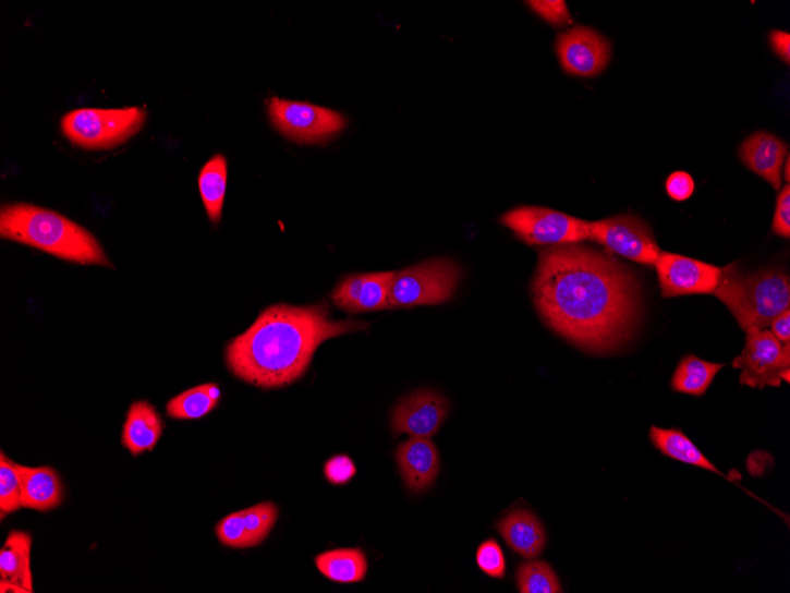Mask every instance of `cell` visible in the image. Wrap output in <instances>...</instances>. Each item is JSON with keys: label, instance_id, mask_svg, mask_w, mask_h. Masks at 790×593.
<instances>
[{"label": "cell", "instance_id": "cell-1", "mask_svg": "<svg viewBox=\"0 0 790 593\" xmlns=\"http://www.w3.org/2000/svg\"><path fill=\"white\" fill-rule=\"evenodd\" d=\"M532 292L554 332L595 354L621 348L640 319L634 274L611 254L579 243L538 253Z\"/></svg>", "mask_w": 790, "mask_h": 593}, {"label": "cell", "instance_id": "cell-2", "mask_svg": "<svg viewBox=\"0 0 790 593\" xmlns=\"http://www.w3.org/2000/svg\"><path fill=\"white\" fill-rule=\"evenodd\" d=\"M367 324L331 322L326 303L271 306L227 348L232 374L263 389L283 388L307 371L315 351L331 338L358 332Z\"/></svg>", "mask_w": 790, "mask_h": 593}, {"label": "cell", "instance_id": "cell-3", "mask_svg": "<svg viewBox=\"0 0 790 593\" xmlns=\"http://www.w3.org/2000/svg\"><path fill=\"white\" fill-rule=\"evenodd\" d=\"M0 237L80 265L113 268L93 234L64 216L31 204L5 205Z\"/></svg>", "mask_w": 790, "mask_h": 593}, {"label": "cell", "instance_id": "cell-4", "mask_svg": "<svg viewBox=\"0 0 790 593\" xmlns=\"http://www.w3.org/2000/svg\"><path fill=\"white\" fill-rule=\"evenodd\" d=\"M715 296L725 305L744 330L766 329L780 314L790 310V280L781 270H764L743 275L738 265L722 269Z\"/></svg>", "mask_w": 790, "mask_h": 593}, {"label": "cell", "instance_id": "cell-5", "mask_svg": "<svg viewBox=\"0 0 790 593\" xmlns=\"http://www.w3.org/2000/svg\"><path fill=\"white\" fill-rule=\"evenodd\" d=\"M144 108H83L65 114L61 121L63 134L74 145L86 149L116 148L130 140L145 125Z\"/></svg>", "mask_w": 790, "mask_h": 593}, {"label": "cell", "instance_id": "cell-6", "mask_svg": "<svg viewBox=\"0 0 790 593\" xmlns=\"http://www.w3.org/2000/svg\"><path fill=\"white\" fill-rule=\"evenodd\" d=\"M462 278L454 261L438 258L396 273L388 298L390 308L440 305L450 300Z\"/></svg>", "mask_w": 790, "mask_h": 593}, {"label": "cell", "instance_id": "cell-7", "mask_svg": "<svg viewBox=\"0 0 790 593\" xmlns=\"http://www.w3.org/2000/svg\"><path fill=\"white\" fill-rule=\"evenodd\" d=\"M745 334L744 349L732 362L733 368L741 370V385L762 390L789 383L790 343L780 342L767 328L753 327Z\"/></svg>", "mask_w": 790, "mask_h": 593}, {"label": "cell", "instance_id": "cell-8", "mask_svg": "<svg viewBox=\"0 0 790 593\" xmlns=\"http://www.w3.org/2000/svg\"><path fill=\"white\" fill-rule=\"evenodd\" d=\"M268 112L275 129L299 144L326 143L348 126L336 110L276 96L268 101Z\"/></svg>", "mask_w": 790, "mask_h": 593}, {"label": "cell", "instance_id": "cell-9", "mask_svg": "<svg viewBox=\"0 0 790 593\" xmlns=\"http://www.w3.org/2000/svg\"><path fill=\"white\" fill-rule=\"evenodd\" d=\"M502 225L528 245H566L590 240L587 220L539 206H520L502 217Z\"/></svg>", "mask_w": 790, "mask_h": 593}, {"label": "cell", "instance_id": "cell-10", "mask_svg": "<svg viewBox=\"0 0 790 593\" xmlns=\"http://www.w3.org/2000/svg\"><path fill=\"white\" fill-rule=\"evenodd\" d=\"M590 240L645 266H656L661 253L653 231L635 215H620L590 222Z\"/></svg>", "mask_w": 790, "mask_h": 593}, {"label": "cell", "instance_id": "cell-11", "mask_svg": "<svg viewBox=\"0 0 790 593\" xmlns=\"http://www.w3.org/2000/svg\"><path fill=\"white\" fill-rule=\"evenodd\" d=\"M656 268L661 296L665 299L714 294L722 279V268L670 253H660Z\"/></svg>", "mask_w": 790, "mask_h": 593}, {"label": "cell", "instance_id": "cell-12", "mask_svg": "<svg viewBox=\"0 0 790 593\" xmlns=\"http://www.w3.org/2000/svg\"><path fill=\"white\" fill-rule=\"evenodd\" d=\"M557 52L568 74L595 76L611 60V44L592 27L579 25L559 35Z\"/></svg>", "mask_w": 790, "mask_h": 593}, {"label": "cell", "instance_id": "cell-13", "mask_svg": "<svg viewBox=\"0 0 790 593\" xmlns=\"http://www.w3.org/2000/svg\"><path fill=\"white\" fill-rule=\"evenodd\" d=\"M450 404L446 397L433 391H418L401 401L393 411L392 429L396 435L432 438L446 421Z\"/></svg>", "mask_w": 790, "mask_h": 593}, {"label": "cell", "instance_id": "cell-14", "mask_svg": "<svg viewBox=\"0 0 790 593\" xmlns=\"http://www.w3.org/2000/svg\"><path fill=\"white\" fill-rule=\"evenodd\" d=\"M397 462L409 491L421 493L435 484L440 460L429 438L411 437L401 444L397 450Z\"/></svg>", "mask_w": 790, "mask_h": 593}, {"label": "cell", "instance_id": "cell-15", "mask_svg": "<svg viewBox=\"0 0 790 593\" xmlns=\"http://www.w3.org/2000/svg\"><path fill=\"white\" fill-rule=\"evenodd\" d=\"M740 158L748 169L764 178L775 190L782 186V170L788 146L767 132H757L742 144Z\"/></svg>", "mask_w": 790, "mask_h": 593}, {"label": "cell", "instance_id": "cell-16", "mask_svg": "<svg viewBox=\"0 0 790 593\" xmlns=\"http://www.w3.org/2000/svg\"><path fill=\"white\" fill-rule=\"evenodd\" d=\"M17 471L22 481L23 508L49 512L62 504V482L52 468L17 464Z\"/></svg>", "mask_w": 790, "mask_h": 593}, {"label": "cell", "instance_id": "cell-17", "mask_svg": "<svg viewBox=\"0 0 790 593\" xmlns=\"http://www.w3.org/2000/svg\"><path fill=\"white\" fill-rule=\"evenodd\" d=\"M497 530L511 549L523 558L535 559L545 549L546 531L530 510H515L497 523Z\"/></svg>", "mask_w": 790, "mask_h": 593}, {"label": "cell", "instance_id": "cell-18", "mask_svg": "<svg viewBox=\"0 0 790 593\" xmlns=\"http://www.w3.org/2000/svg\"><path fill=\"white\" fill-rule=\"evenodd\" d=\"M163 424L156 408L146 401L131 406L123 425L121 443L133 457L156 448L162 436Z\"/></svg>", "mask_w": 790, "mask_h": 593}, {"label": "cell", "instance_id": "cell-19", "mask_svg": "<svg viewBox=\"0 0 790 593\" xmlns=\"http://www.w3.org/2000/svg\"><path fill=\"white\" fill-rule=\"evenodd\" d=\"M32 546L29 533L11 531L0 550V577L33 593Z\"/></svg>", "mask_w": 790, "mask_h": 593}, {"label": "cell", "instance_id": "cell-20", "mask_svg": "<svg viewBox=\"0 0 790 593\" xmlns=\"http://www.w3.org/2000/svg\"><path fill=\"white\" fill-rule=\"evenodd\" d=\"M316 567L332 582L351 584L364 581L368 562L363 549L342 548L325 552L315 559Z\"/></svg>", "mask_w": 790, "mask_h": 593}, {"label": "cell", "instance_id": "cell-21", "mask_svg": "<svg viewBox=\"0 0 790 593\" xmlns=\"http://www.w3.org/2000/svg\"><path fill=\"white\" fill-rule=\"evenodd\" d=\"M649 439L665 457L722 475L682 431L653 426L649 429Z\"/></svg>", "mask_w": 790, "mask_h": 593}, {"label": "cell", "instance_id": "cell-22", "mask_svg": "<svg viewBox=\"0 0 790 593\" xmlns=\"http://www.w3.org/2000/svg\"><path fill=\"white\" fill-rule=\"evenodd\" d=\"M228 183V162L224 156L217 155L205 164L198 178L200 196L207 216L214 225L220 222Z\"/></svg>", "mask_w": 790, "mask_h": 593}, {"label": "cell", "instance_id": "cell-23", "mask_svg": "<svg viewBox=\"0 0 790 593\" xmlns=\"http://www.w3.org/2000/svg\"><path fill=\"white\" fill-rule=\"evenodd\" d=\"M725 366L726 364L705 362L694 354H689L678 364L671 380V388L676 392L703 396L709 390L718 372Z\"/></svg>", "mask_w": 790, "mask_h": 593}, {"label": "cell", "instance_id": "cell-24", "mask_svg": "<svg viewBox=\"0 0 790 593\" xmlns=\"http://www.w3.org/2000/svg\"><path fill=\"white\" fill-rule=\"evenodd\" d=\"M219 401V386L214 383L204 384L171 399L166 411L174 420H199L209 415Z\"/></svg>", "mask_w": 790, "mask_h": 593}, {"label": "cell", "instance_id": "cell-25", "mask_svg": "<svg viewBox=\"0 0 790 593\" xmlns=\"http://www.w3.org/2000/svg\"><path fill=\"white\" fill-rule=\"evenodd\" d=\"M518 586L522 593H560L559 578L545 561L523 562L518 571Z\"/></svg>", "mask_w": 790, "mask_h": 593}, {"label": "cell", "instance_id": "cell-26", "mask_svg": "<svg viewBox=\"0 0 790 593\" xmlns=\"http://www.w3.org/2000/svg\"><path fill=\"white\" fill-rule=\"evenodd\" d=\"M394 275L396 271L365 274L355 313L390 308L388 298Z\"/></svg>", "mask_w": 790, "mask_h": 593}, {"label": "cell", "instance_id": "cell-27", "mask_svg": "<svg viewBox=\"0 0 790 593\" xmlns=\"http://www.w3.org/2000/svg\"><path fill=\"white\" fill-rule=\"evenodd\" d=\"M241 515L248 546L254 547L270 534L279 517V509L271 503H265L241 510Z\"/></svg>", "mask_w": 790, "mask_h": 593}, {"label": "cell", "instance_id": "cell-28", "mask_svg": "<svg viewBox=\"0 0 790 593\" xmlns=\"http://www.w3.org/2000/svg\"><path fill=\"white\" fill-rule=\"evenodd\" d=\"M22 505V481L17 463L0 455V513L2 518L17 512Z\"/></svg>", "mask_w": 790, "mask_h": 593}, {"label": "cell", "instance_id": "cell-29", "mask_svg": "<svg viewBox=\"0 0 790 593\" xmlns=\"http://www.w3.org/2000/svg\"><path fill=\"white\" fill-rule=\"evenodd\" d=\"M478 568L491 578L506 576V559L500 545L494 540L484 542L477 549Z\"/></svg>", "mask_w": 790, "mask_h": 593}, {"label": "cell", "instance_id": "cell-30", "mask_svg": "<svg viewBox=\"0 0 790 593\" xmlns=\"http://www.w3.org/2000/svg\"><path fill=\"white\" fill-rule=\"evenodd\" d=\"M216 534L221 544L232 548H248L247 536L244 531L241 512L232 513L221 520Z\"/></svg>", "mask_w": 790, "mask_h": 593}, {"label": "cell", "instance_id": "cell-31", "mask_svg": "<svg viewBox=\"0 0 790 593\" xmlns=\"http://www.w3.org/2000/svg\"><path fill=\"white\" fill-rule=\"evenodd\" d=\"M364 279L365 274H358L349 276V278L341 281L331 295L335 305L345 312L355 313Z\"/></svg>", "mask_w": 790, "mask_h": 593}, {"label": "cell", "instance_id": "cell-32", "mask_svg": "<svg viewBox=\"0 0 790 593\" xmlns=\"http://www.w3.org/2000/svg\"><path fill=\"white\" fill-rule=\"evenodd\" d=\"M528 5L539 17L552 25L562 26L572 23L570 11L562 0H537L528 2Z\"/></svg>", "mask_w": 790, "mask_h": 593}, {"label": "cell", "instance_id": "cell-33", "mask_svg": "<svg viewBox=\"0 0 790 593\" xmlns=\"http://www.w3.org/2000/svg\"><path fill=\"white\" fill-rule=\"evenodd\" d=\"M355 474L356 467L348 455H338L325 465L326 479L335 486L348 485Z\"/></svg>", "mask_w": 790, "mask_h": 593}, {"label": "cell", "instance_id": "cell-34", "mask_svg": "<svg viewBox=\"0 0 790 593\" xmlns=\"http://www.w3.org/2000/svg\"><path fill=\"white\" fill-rule=\"evenodd\" d=\"M773 231L779 237L789 239L790 237V187L783 186L778 196L776 211L773 220Z\"/></svg>", "mask_w": 790, "mask_h": 593}, {"label": "cell", "instance_id": "cell-35", "mask_svg": "<svg viewBox=\"0 0 790 593\" xmlns=\"http://www.w3.org/2000/svg\"><path fill=\"white\" fill-rule=\"evenodd\" d=\"M667 187L668 195L677 201V202H684L689 199L692 196V193L695 191V182L692 177L686 172H674L672 173L667 181Z\"/></svg>", "mask_w": 790, "mask_h": 593}, {"label": "cell", "instance_id": "cell-36", "mask_svg": "<svg viewBox=\"0 0 790 593\" xmlns=\"http://www.w3.org/2000/svg\"><path fill=\"white\" fill-rule=\"evenodd\" d=\"M773 50L778 57L789 64L790 61V35L786 32H773L769 35Z\"/></svg>", "mask_w": 790, "mask_h": 593}, {"label": "cell", "instance_id": "cell-37", "mask_svg": "<svg viewBox=\"0 0 790 593\" xmlns=\"http://www.w3.org/2000/svg\"><path fill=\"white\" fill-rule=\"evenodd\" d=\"M771 334L782 343L790 341V310H787L776 318L771 325Z\"/></svg>", "mask_w": 790, "mask_h": 593}, {"label": "cell", "instance_id": "cell-38", "mask_svg": "<svg viewBox=\"0 0 790 593\" xmlns=\"http://www.w3.org/2000/svg\"><path fill=\"white\" fill-rule=\"evenodd\" d=\"M0 592H15V593H32L29 590H26L20 585L10 583L8 581H0Z\"/></svg>", "mask_w": 790, "mask_h": 593}, {"label": "cell", "instance_id": "cell-39", "mask_svg": "<svg viewBox=\"0 0 790 593\" xmlns=\"http://www.w3.org/2000/svg\"><path fill=\"white\" fill-rule=\"evenodd\" d=\"M783 168H785L783 177L786 179V183L788 184L789 183V177H790L789 176V158L786 159V162L783 165Z\"/></svg>", "mask_w": 790, "mask_h": 593}]
</instances>
